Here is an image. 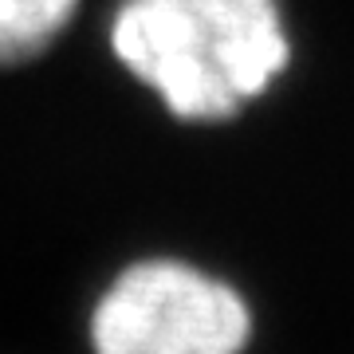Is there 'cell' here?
<instances>
[{
  "label": "cell",
  "instance_id": "7a4b0ae2",
  "mask_svg": "<svg viewBox=\"0 0 354 354\" xmlns=\"http://www.w3.org/2000/svg\"><path fill=\"white\" fill-rule=\"evenodd\" d=\"M256 307L236 279L189 256H134L87 311V354H248Z\"/></svg>",
  "mask_w": 354,
  "mask_h": 354
},
{
  "label": "cell",
  "instance_id": "6da1fadb",
  "mask_svg": "<svg viewBox=\"0 0 354 354\" xmlns=\"http://www.w3.org/2000/svg\"><path fill=\"white\" fill-rule=\"evenodd\" d=\"M106 39L114 64L189 127L241 118L295 59L279 0H118Z\"/></svg>",
  "mask_w": 354,
  "mask_h": 354
},
{
  "label": "cell",
  "instance_id": "3957f363",
  "mask_svg": "<svg viewBox=\"0 0 354 354\" xmlns=\"http://www.w3.org/2000/svg\"><path fill=\"white\" fill-rule=\"evenodd\" d=\"M79 0H0V67L28 64L75 20Z\"/></svg>",
  "mask_w": 354,
  "mask_h": 354
}]
</instances>
